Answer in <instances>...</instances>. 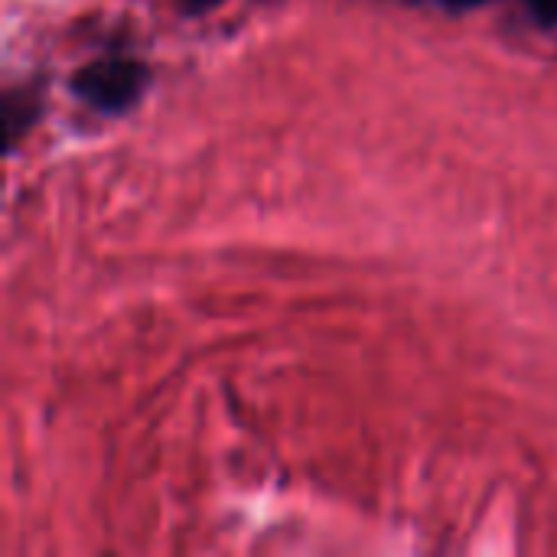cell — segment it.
<instances>
[{
	"instance_id": "1",
	"label": "cell",
	"mask_w": 557,
	"mask_h": 557,
	"mask_svg": "<svg viewBox=\"0 0 557 557\" xmlns=\"http://www.w3.org/2000/svg\"><path fill=\"white\" fill-rule=\"evenodd\" d=\"M147 88V69L131 59H98L75 72L72 91L98 111H124Z\"/></svg>"
},
{
	"instance_id": "2",
	"label": "cell",
	"mask_w": 557,
	"mask_h": 557,
	"mask_svg": "<svg viewBox=\"0 0 557 557\" xmlns=\"http://www.w3.org/2000/svg\"><path fill=\"white\" fill-rule=\"evenodd\" d=\"M3 121H7V140H16V134L23 131V124H29L33 121V114H36V104L26 98V91L23 95H10L7 101H3Z\"/></svg>"
},
{
	"instance_id": "3",
	"label": "cell",
	"mask_w": 557,
	"mask_h": 557,
	"mask_svg": "<svg viewBox=\"0 0 557 557\" xmlns=\"http://www.w3.org/2000/svg\"><path fill=\"white\" fill-rule=\"evenodd\" d=\"M529 7L542 23H548V26L557 23V0H529Z\"/></svg>"
},
{
	"instance_id": "4",
	"label": "cell",
	"mask_w": 557,
	"mask_h": 557,
	"mask_svg": "<svg viewBox=\"0 0 557 557\" xmlns=\"http://www.w3.org/2000/svg\"><path fill=\"white\" fill-rule=\"evenodd\" d=\"M189 13H199V10H209V7H215L219 0H180Z\"/></svg>"
},
{
	"instance_id": "5",
	"label": "cell",
	"mask_w": 557,
	"mask_h": 557,
	"mask_svg": "<svg viewBox=\"0 0 557 557\" xmlns=\"http://www.w3.org/2000/svg\"><path fill=\"white\" fill-rule=\"evenodd\" d=\"M447 7H473V3H483V0H441Z\"/></svg>"
}]
</instances>
